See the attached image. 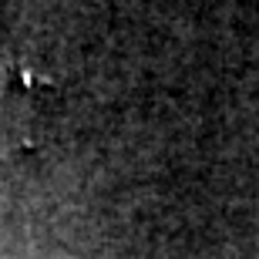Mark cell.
Returning a JSON list of instances; mask_svg holds the SVG:
<instances>
[{"label": "cell", "instance_id": "cell-1", "mask_svg": "<svg viewBox=\"0 0 259 259\" xmlns=\"http://www.w3.org/2000/svg\"><path fill=\"white\" fill-rule=\"evenodd\" d=\"M4 115H7V108L0 111V118ZM4 152H24V138H4V142H0V155ZM0 168H4V158H0Z\"/></svg>", "mask_w": 259, "mask_h": 259}]
</instances>
